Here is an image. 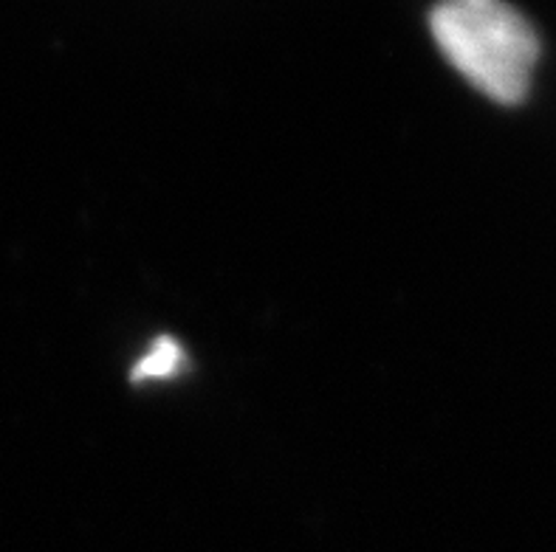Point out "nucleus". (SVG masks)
<instances>
[{"label": "nucleus", "instance_id": "obj_1", "mask_svg": "<svg viewBox=\"0 0 556 552\" xmlns=\"http://www.w3.org/2000/svg\"><path fill=\"white\" fill-rule=\"evenodd\" d=\"M430 28L446 60L475 88L501 105L526 99L540 40L517 9L501 0H452L432 12Z\"/></svg>", "mask_w": 556, "mask_h": 552}, {"label": "nucleus", "instance_id": "obj_2", "mask_svg": "<svg viewBox=\"0 0 556 552\" xmlns=\"http://www.w3.org/2000/svg\"><path fill=\"white\" fill-rule=\"evenodd\" d=\"M184 364L181 344L169 336H162L150 347V352L139 361L134 370V381H159V377L176 375Z\"/></svg>", "mask_w": 556, "mask_h": 552}]
</instances>
